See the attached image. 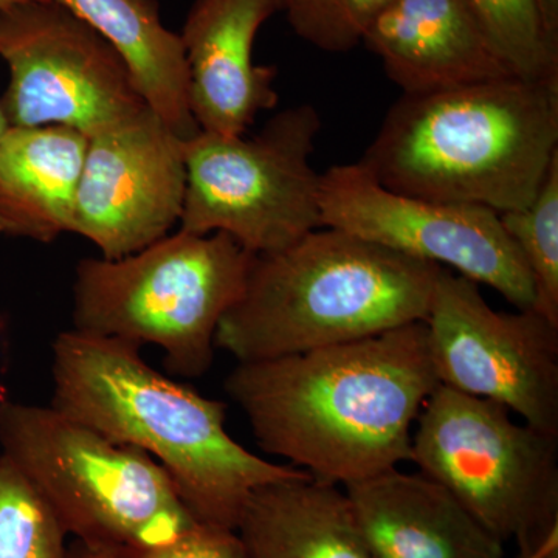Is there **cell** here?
Masks as SVG:
<instances>
[{
    "instance_id": "obj_1",
    "label": "cell",
    "mask_w": 558,
    "mask_h": 558,
    "mask_svg": "<svg viewBox=\"0 0 558 558\" xmlns=\"http://www.w3.org/2000/svg\"><path fill=\"white\" fill-rule=\"evenodd\" d=\"M439 381L427 326L284 357L238 363L226 391L260 449L333 486L410 461L411 435Z\"/></svg>"
},
{
    "instance_id": "obj_2",
    "label": "cell",
    "mask_w": 558,
    "mask_h": 558,
    "mask_svg": "<svg viewBox=\"0 0 558 558\" xmlns=\"http://www.w3.org/2000/svg\"><path fill=\"white\" fill-rule=\"evenodd\" d=\"M51 360V407L148 453L197 523L234 531L258 488L306 475L236 442L226 403L150 368L135 344L65 330Z\"/></svg>"
},
{
    "instance_id": "obj_3",
    "label": "cell",
    "mask_w": 558,
    "mask_h": 558,
    "mask_svg": "<svg viewBox=\"0 0 558 558\" xmlns=\"http://www.w3.org/2000/svg\"><path fill=\"white\" fill-rule=\"evenodd\" d=\"M557 157L558 76H509L403 94L357 163L395 193L502 215L535 199Z\"/></svg>"
},
{
    "instance_id": "obj_4",
    "label": "cell",
    "mask_w": 558,
    "mask_h": 558,
    "mask_svg": "<svg viewBox=\"0 0 558 558\" xmlns=\"http://www.w3.org/2000/svg\"><path fill=\"white\" fill-rule=\"evenodd\" d=\"M440 269L322 227L253 256L240 300L220 319L216 348L238 363L259 362L425 322Z\"/></svg>"
},
{
    "instance_id": "obj_5",
    "label": "cell",
    "mask_w": 558,
    "mask_h": 558,
    "mask_svg": "<svg viewBox=\"0 0 558 558\" xmlns=\"http://www.w3.org/2000/svg\"><path fill=\"white\" fill-rule=\"evenodd\" d=\"M252 253L226 233L178 230L119 259L84 258L73 282V329L156 344L178 376H204L220 319L240 300Z\"/></svg>"
},
{
    "instance_id": "obj_6",
    "label": "cell",
    "mask_w": 558,
    "mask_h": 558,
    "mask_svg": "<svg viewBox=\"0 0 558 558\" xmlns=\"http://www.w3.org/2000/svg\"><path fill=\"white\" fill-rule=\"evenodd\" d=\"M0 446L86 548H154L197 523L148 453L51 405L0 398Z\"/></svg>"
},
{
    "instance_id": "obj_7",
    "label": "cell",
    "mask_w": 558,
    "mask_h": 558,
    "mask_svg": "<svg viewBox=\"0 0 558 558\" xmlns=\"http://www.w3.org/2000/svg\"><path fill=\"white\" fill-rule=\"evenodd\" d=\"M410 461L519 550L558 535V435L492 400L438 385L411 435Z\"/></svg>"
},
{
    "instance_id": "obj_8",
    "label": "cell",
    "mask_w": 558,
    "mask_h": 558,
    "mask_svg": "<svg viewBox=\"0 0 558 558\" xmlns=\"http://www.w3.org/2000/svg\"><path fill=\"white\" fill-rule=\"evenodd\" d=\"M319 131L318 110L300 105L275 113L253 137L199 132L186 140L179 229L229 234L252 255L322 229V174L311 165Z\"/></svg>"
},
{
    "instance_id": "obj_9",
    "label": "cell",
    "mask_w": 558,
    "mask_h": 558,
    "mask_svg": "<svg viewBox=\"0 0 558 558\" xmlns=\"http://www.w3.org/2000/svg\"><path fill=\"white\" fill-rule=\"evenodd\" d=\"M0 98L9 126H62L94 137L146 108L117 51L53 0L0 10Z\"/></svg>"
},
{
    "instance_id": "obj_10",
    "label": "cell",
    "mask_w": 558,
    "mask_h": 558,
    "mask_svg": "<svg viewBox=\"0 0 558 558\" xmlns=\"http://www.w3.org/2000/svg\"><path fill=\"white\" fill-rule=\"evenodd\" d=\"M424 323L439 385L558 435V326L534 310L495 311L480 284L444 267Z\"/></svg>"
},
{
    "instance_id": "obj_11",
    "label": "cell",
    "mask_w": 558,
    "mask_h": 558,
    "mask_svg": "<svg viewBox=\"0 0 558 558\" xmlns=\"http://www.w3.org/2000/svg\"><path fill=\"white\" fill-rule=\"evenodd\" d=\"M319 205L323 227L488 286L517 310L534 307L526 266L492 209L395 193L359 163L323 172Z\"/></svg>"
},
{
    "instance_id": "obj_12",
    "label": "cell",
    "mask_w": 558,
    "mask_h": 558,
    "mask_svg": "<svg viewBox=\"0 0 558 558\" xmlns=\"http://www.w3.org/2000/svg\"><path fill=\"white\" fill-rule=\"evenodd\" d=\"M186 140L146 106L87 138L73 233L119 259L170 234L186 193Z\"/></svg>"
},
{
    "instance_id": "obj_13",
    "label": "cell",
    "mask_w": 558,
    "mask_h": 558,
    "mask_svg": "<svg viewBox=\"0 0 558 558\" xmlns=\"http://www.w3.org/2000/svg\"><path fill=\"white\" fill-rule=\"evenodd\" d=\"M277 10L275 0H196L191 7L180 38L201 132L245 135L263 110L278 105L277 70L253 61L260 25Z\"/></svg>"
},
{
    "instance_id": "obj_14",
    "label": "cell",
    "mask_w": 558,
    "mask_h": 558,
    "mask_svg": "<svg viewBox=\"0 0 558 558\" xmlns=\"http://www.w3.org/2000/svg\"><path fill=\"white\" fill-rule=\"evenodd\" d=\"M362 44L405 95L515 76L468 0H392Z\"/></svg>"
},
{
    "instance_id": "obj_15",
    "label": "cell",
    "mask_w": 558,
    "mask_h": 558,
    "mask_svg": "<svg viewBox=\"0 0 558 558\" xmlns=\"http://www.w3.org/2000/svg\"><path fill=\"white\" fill-rule=\"evenodd\" d=\"M344 495L374 558H506L505 543L422 473L389 469Z\"/></svg>"
},
{
    "instance_id": "obj_16",
    "label": "cell",
    "mask_w": 558,
    "mask_h": 558,
    "mask_svg": "<svg viewBox=\"0 0 558 558\" xmlns=\"http://www.w3.org/2000/svg\"><path fill=\"white\" fill-rule=\"evenodd\" d=\"M87 138L62 126H9L0 138V236L49 244L73 233Z\"/></svg>"
},
{
    "instance_id": "obj_17",
    "label": "cell",
    "mask_w": 558,
    "mask_h": 558,
    "mask_svg": "<svg viewBox=\"0 0 558 558\" xmlns=\"http://www.w3.org/2000/svg\"><path fill=\"white\" fill-rule=\"evenodd\" d=\"M234 531L245 558H374L344 492L310 473L258 488Z\"/></svg>"
},
{
    "instance_id": "obj_18",
    "label": "cell",
    "mask_w": 558,
    "mask_h": 558,
    "mask_svg": "<svg viewBox=\"0 0 558 558\" xmlns=\"http://www.w3.org/2000/svg\"><path fill=\"white\" fill-rule=\"evenodd\" d=\"M100 35L130 70L135 87L179 137L199 134L190 109L182 38L160 21L156 0H53Z\"/></svg>"
},
{
    "instance_id": "obj_19",
    "label": "cell",
    "mask_w": 558,
    "mask_h": 558,
    "mask_svg": "<svg viewBox=\"0 0 558 558\" xmlns=\"http://www.w3.org/2000/svg\"><path fill=\"white\" fill-rule=\"evenodd\" d=\"M534 288V310L558 326V157L535 199L499 215Z\"/></svg>"
},
{
    "instance_id": "obj_20",
    "label": "cell",
    "mask_w": 558,
    "mask_h": 558,
    "mask_svg": "<svg viewBox=\"0 0 558 558\" xmlns=\"http://www.w3.org/2000/svg\"><path fill=\"white\" fill-rule=\"evenodd\" d=\"M513 75L558 76V38L546 27L537 0H468Z\"/></svg>"
},
{
    "instance_id": "obj_21",
    "label": "cell",
    "mask_w": 558,
    "mask_h": 558,
    "mask_svg": "<svg viewBox=\"0 0 558 558\" xmlns=\"http://www.w3.org/2000/svg\"><path fill=\"white\" fill-rule=\"evenodd\" d=\"M65 535L49 502L0 454V558H69Z\"/></svg>"
},
{
    "instance_id": "obj_22",
    "label": "cell",
    "mask_w": 558,
    "mask_h": 558,
    "mask_svg": "<svg viewBox=\"0 0 558 558\" xmlns=\"http://www.w3.org/2000/svg\"><path fill=\"white\" fill-rule=\"evenodd\" d=\"M392 0H284L290 27L301 39L329 53L363 43L371 25Z\"/></svg>"
},
{
    "instance_id": "obj_23",
    "label": "cell",
    "mask_w": 558,
    "mask_h": 558,
    "mask_svg": "<svg viewBox=\"0 0 558 558\" xmlns=\"http://www.w3.org/2000/svg\"><path fill=\"white\" fill-rule=\"evenodd\" d=\"M89 550L95 558H245L236 531L202 523H194L168 545Z\"/></svg>"
},
{
    "instance_id": "obj_24",
    "label": "cell",
    "mask_w": 558,
    "mask_h": 558,
    "mask_svg": "<svg viewBox=\"0 0 558 558\" xmlns=\"http://www.w3.org/2000/svg\"><path fill=\"white\" fill-rule=\"evenodd\" d=\"M517 558H558V535L546 539L537 548L519 550Z\"/></svg>"
},
{
    "instance_id": "obj_25",
    "label": "cell",
    "mask_w": 558,
    "mask_h": 558,
    "mask_svg": "<svg viewBox=\"0 0 558 558\" xmlns=\"http://www.w3.org/2000/svg\"><path fill=\"white\" fill-rule=\"evenodd\" d=\"M546 27L558 38V0H537Z\"/></svg>"
},
{
    "instance_id": "obj_26",
    "label": "cell",
    "mask_w": 558,
    "mask_h": 558,
    "mask_svg": "<svg viewBox=\"0 0 558 558\" xmlns=\"http://www.w3.org/2000/svg\"><path fill=\"white\" fill-rule=\"evenodd\" d=\"M69 558H95L94 553L87 549L86 546L78 545V548L69 550Z\"/></svg>"
},
{
    "instance_id": "obj_27",
    "label": "cell",
    "mask_w": 558,
    "mask_h": 558,
    "mask_svg": "<svg viewBox=\"0 0 558 558\" xmlns=\"http://www.w3.org/2000/svg\"><path fill=\"white\" fill-rule=\"evenodd\" d=\"M44 2V0H0V10L11 9V7L21 5V3Z\"/></svg>"
},
{
    "instance_id": "obj_28",
    "label": "cell",
    "mask_w": 558,
    "mask_h": 558,
    "mask_svg": "<svg viewBox=\"0 0 558 558\" xmlns=\"http://www.w3.org/2000/svg\"><path fill=\"white\" fill-rule=\"evenodd\" d=\"M7 130H9V123H7L5 116H3L2 106H0V138L3 137Z\"/></svg>"
},
{
    "instance_id": "obj_29",
    "label": "cell",
    "mask_w": 558,
    "mask_h": 558,
    "mask_svg": "<svg viewBox=\"0 0 558 558\" xmlns=\"http://www.w3.org/2000/svg\"><path fill=\"white\" fill-rule=\"evenodd\" d=\"M278 3L279 10H282V5H284V0H275Z\"/></svg>"
}]
</instances>
